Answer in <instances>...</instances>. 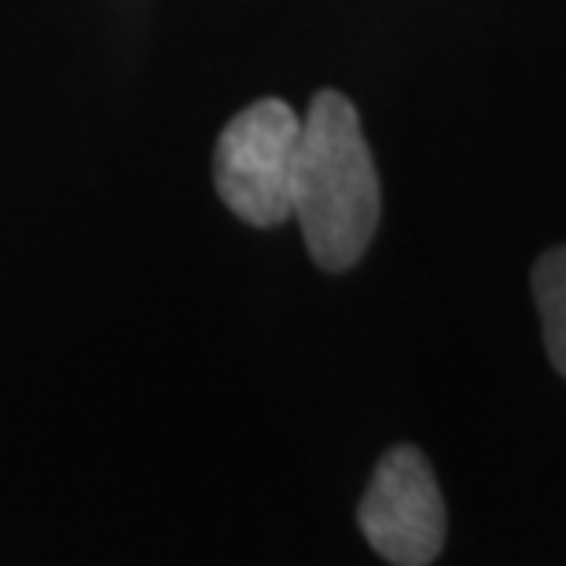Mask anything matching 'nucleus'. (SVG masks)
<instances>
[{"label": "nucleus", "instance_id": "nucleus-1", "mask_svg": "<svg viewBox=\"0 0 566 566\" xmlns=\"http://www.w3.org/2000/svg\"><path fill=\"white\" fill-rule=\"evenodd\" d=\"M379 213V169L357 107L335 88H324L302 115L294 174V218L313 262L327 273L354 269L376 240Z\"/></svg>", "mask_w": 566, "mask_h": 566}, {"label": "nucleus", "instance_id": "nucleus-2", "mask_svg": "<svg viewBox=\"0 0 566 566\" xmlns=\"http://www.w3.org/2000/svg\"><path fill=\"white\" fill-rule=\"evenodd\" d=\"M302 115L283 99H258L235 115L213 147V185L235 218L273 229L294 213Z\"/></svg>", "mask_w": 566, "mask_h": 566}, {"label": "nucleus", "instance_id": "nucleus-3", "mask_svg": "<svg viewBox=\"0 0 566 566\" xmlns=\"http://www.w3.org/2000/svg\"><path fill=\"white\" fill-rule=\"evenodd\" d=\"M360 530L394 566L434 563L446 545V501L416 446H398L379 460L360 501Z\"/></svg>", "mask_w": 566, "mask_h": 566}, {"label": "nucleus", "instance_id": "nucleus-4", "mask_svg": "<svg viewBox=\"0 0 566 566\" xmlns=\"http://www.w3.org/2000/svg\"><path fill=\"white\" fill-rule=\"evenodd\" d=\"M534 302L545 327V346L556 371L566 379V247H552L534 265Z\"/></svg>", "mask_w": 566, "mask_h": 566}]
</instances>
